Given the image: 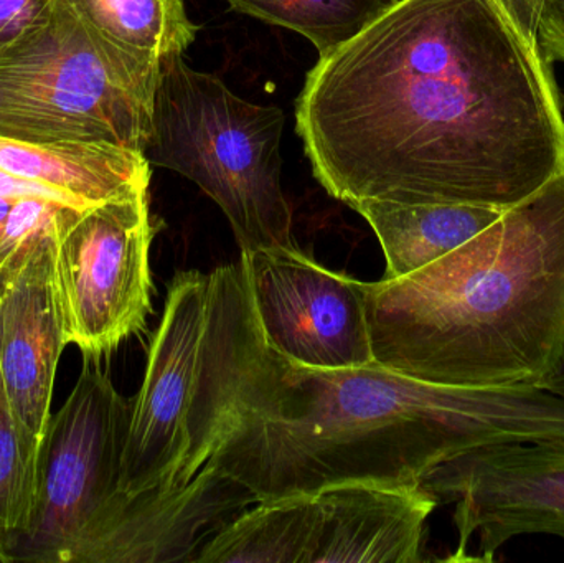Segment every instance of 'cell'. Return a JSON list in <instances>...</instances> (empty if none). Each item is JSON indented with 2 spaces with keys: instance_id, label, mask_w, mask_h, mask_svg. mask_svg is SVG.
<instances>
[{
  "instance_id": "5b68a950",
  "label": "cell",
  "mask_w": 564,
  "mask_h": 563,
  "mask_svg": "<svg viewBox=\"0 0 564 563\" xmlns=\"http://www.w3.org/2000/svg\"><path fill=\"white\" fill-rule=\"evenodd\" d=\"M161 72L162 59L118 45L53 0L43 22L0 50V136L144 152Z\"/></svg>"
},
{
  "instance_id": "ffe728a7",
  "label": "cell",
  "mask_w": 564,
  "mask_h": 563,
  "mask_svg": "<svg viewBox=\"0 0 564 563\" xmlns=\"http://www.w3.org/2000/svg\"><path fill=\"white\" fill-rule=\"evenodd\" d=\"M72 210L85 208L72 207L48 198H17L10 208L6 230L0 238V273L30 240L55 230Z\"/></svg>"
},
{
  "instance_id": "8fae6325",
  "label": "cell",
  "mask_w": 564,
  "mask_h": 563,
  "mask_svg": "<svg viewBox=\"0 0 564 563\" xmlns=\"http://www.w3.org/2000/svg\"><path fill=\"white\" fill-rule=\"evenodd\" d=\"M253 505L250 488L207 463L177 491L116 496L69 563L197 562L202 548Z\"/></svg>"
},
{
  "instance_id": "9c48e42d",
  "label": "cell",
  "mask_w": 564,
  "mask_h": 563,
  "mask_svg": "<svg viewBox=\"0 0 564 563\" xmlns=\"http://www.w3.org/2000/svg\"><path fill=\"white\" fill-rule=\"evenodd\" d=\"M420 486L437 505H454L456 555L479 535L474 562H494L520 535L564 539V440L503 443L463 453L431 469Z\"/></svg>"
},
{
  "instance_id": "ac0fdd59",
  "label": "cell",
  "mask_w": 564,
  "mask_h": 563,
  "mask_svg": "<svg viewBox=\"0 0 564 563\" xmlns=\"http://www.w3.org/2000/svg\"><path fill=\"white\" fill-rule=\"evenodd\" d=\"M238 12L301 33L321 56L367 29L394 0H227Z\"/></svg>"
},
{
  "instance_id": "3957f363",
  "label": "cell",
  "mask_w": 564,
  "mask_h": 563,
  "mask_svg": "<svg viewBox=\"0 0 564 563\" xmlns=\"http://www.w3.org/2000/svg\"><path fill=\"white\" fill-rule=\"evenodd\" d=\"M375 362L421 382L539 386L564 333V171L434 263L367 283Z\"/></svg>"
},
{
  "instance_id": "8992f818",
  "label": "cell",
  "mask_w": 564,
  "mask_h": 563,
  "mask_svg": "<svg viewBox=\"0 0 564 563\" xmlns=\"http://www.w3.org/2000/svg\"><path fill=\"white\" fill-rule=\"evenodd\" d=\"M284 122L278 106L245 101L217 76L169 56L144 155L217 202L241 251L294 248L281 182Z\"/></svg>"
},
{
  "instance_id": "603a6c76",
  "label": "cell",
  "mask_w": 564,
  "mask_h": 563,
  "mask_svg": "<svg viewBox=\"0 0 564 563\" xmlns=\"http://www.w3.org/2000/svg\"><path fill=\"white\" fill-rule=\"evenodd\" d=\"M513 25L536 46L540 13L546 0H496ZM539 48V46H536Z\"/></svg>"
},
{
  "instance_id": "e0dca14e",
  "label": "cell",
  "mask_w": 564,
  "mask_h": 563,
  "mask_svg": "<svg viewBox=\"0 0 564 563\" xmlns=\"http://www.w3.org/2000/svg\"><path fill=\"white\" fill-rule=\"evenodd\" d=\"M79 19L132 52L164 59L184 55L198 25L185 0H63Z\"/></svg>"
},
{
  "instance_id": "7c38bea8",
  "label": "cell",
  "mask_w": 564,
  "mask_h": 563,
  "mask_svg": "<svg viewBox=\"0 0 564 563\" xmlns=\"http://www.w3.org/2000/svg\"><path fill=\"white\" fill-rule=\"evenodd\" d=\"M59 225L30 240L0 273V386L17 425L39 443L48 430L56 369L68 346L56 294Z\"/></svg>"
},
{
  "instance_id": "7a4b0ae2",
  "label": "cell",
  "mask_w": 564,
  "mask_h": 563,
  "mask_svg": "<svg viewBox=\"0 0 564 563\" xmlns=\"http://www.w3.org/2000/svg\"><path fill=\"white\" fill-rule=\"evenodd\" d=\"M543 440H564L562 397L421 382L377 362L301 366L268 346L253 301L208 463L263 502L351 483L417 486L470 450Z\"/></svg>"
},
{
  "instance_id": "2e32d148",
  "label": "cell",
  "mask_w": 564,
  "mask_h": 563,
  "mask_svg": "<svg viewBox=\"0 0 564 563\" xmlns=\"http://www.w3.org/2000/svg\"><path fill=\"white\" fill-rule=\"evenodd\" d=\"M314 495L258 502L198 554V563H307L314 529Z\"/></svg>"
},
{
  "instance_id": "7402d4cb",
  "label": "cell",
  "mask_w": 564,
  "mask_h": 563,
  "mask_svg": "<svg viewBox=\"0 0 564 563\" xmlns=\"http://www.w3.org/2000/svg\"><path fill=\"white\" fill-rule=\"evenodd\" d=\"M536 46L550 66L564 63V0H546L536 29Z\"/></svg>"
},
{
  "instance_id": "30bf717a",
  "label": "cell",
  "mask_w": 564,
  "mask_h": 563,
  "mask_svg": "<svg viewBox=\"0 0 564 563\" xmlns=\"http://www.w3.org/2000/svg\"><path fill=\"white\" fill-rule=\"evenodd\" d=\"M268 346L314 369L375 364L367 283L327 270L294 248L241 251Z\"/></svg>"
},
{
  "instance_id": "44dd1931",
  "label": "cell",
  "mask_w": 564,
  "mask_h": 563,
  "mask_svg": "<svg viewBox=\"0 0 564 563\" xmlns=\"http://www.w3.org/2000/svg\"><path fill=\"white\" fill-rule=\"evenodd\" d=\"M53 0H0V50L48 17Z\"/></svg>"
},
{
  "instance_id": "cb8c5ba5",
  "label": "cell",
  "mask_w": 564,
  "mask_h": 563,
  "mask_svg": "<svg viewBox=\"0 0 564 563\" xmlns=\"http://www.w3.org/2000/svg\"><path fill=\"white\" fill-rule=\"evenodd\" d=\"M539 389L546 390L564 399V333L562 337V346H560L558 354L553 360L552 367L539 382Z\"/></svg>"
},
{
  "instance_id": "5bb4252c",
  "label": "cell",
  "mask_w": 564,
  "mask_h": 563,
  "mask_svg": "<svg viewBox=\"0 0 564 563\" xmlns=\"http://www.w3.org/2000/svg\"><path fill=\"white\" fill-rule=\"evenodd\" d=\"M0 171L65 192L88 207L149 191L151 184L144 152L109 142L33 144L0 136Z\"/></svg>"
},
{
  "instance_id": "ba28073f",
  "label": "cell",
  "mask_w": 564,
  "mask_h": 563,
  "mask_svg": "<svg viewBox=\"0 0 564 563\" xmlns=\"http://www.w3.org/2000/svg\"><path fill=\"white\" fill-rule=\"evenodd\" d=\"M149 191L73 212L56 234V294L68 346L111 356L152 313Z\"/></svg>"
},
{
  "instance_id": "4fadbf2b",
  "label": "cell",
  "mask_w": 564,
  "mask_h": 563,
  "mask_svg": "<svg viewBox=\"0 0 564 563\" xmlns=\"http://www.w3.org/2000/svg\"><path fill=\"white\" fill-rule=\"evenodd\" d=\"M307 563H420L437 501L417 486L351 483L314 495Z\"/></svg>"
},
{
  "instance_id": "9a60e30c",
  "label": "cell",
  "mask_w": 564,
  "mask_h": 563,
  "mask_svg": "<svg viewBox=\"0 0 564 563\" xmlns=\"http://www.w3.org/2000/svg\"><path fill=\"white\" fill-rule=\"evenodd\" d=\"M373 228L384 260V280L408 277L499 220L506 208L467 204H401L360 201L350 205Z\"/></svg>"
},
{
  "instance_id": "d6986e66",
  "label": "cell",
  "mask_w": 564,
  "mask_h": 563,
  "mask_svg": "<svg viewBox=\"0 0 564 563\" xmlns=\"http://www.w3.org/2000/svg\"><path fill=\"white\" fill-rule=\"evenodd\" d=\"M42 443L26 435L0 400V562H9V549L25 534L39 498V463Z\"/></svg>"
},
{
  "instance_id": "6da1fadb",
  "label": "cell",
  "mask_w": 564,
  "mask_h": 563,
  "mask_svg": "<svg viewBox=\"0 0 564 563\" xmlns=\"http://www.w3.org/2000/svg\"><path fill=\"white\" fill-rule=\"evenodd\" d=\"M297 132L348 207L507 210L564 171L552 68L496 0H394L308 72Z\"/></svg>"
},
{
  "instance_id": "52a82bcc",
  "label": "cell",
  "mask_w": 564,
  "mask_h": 563,
  "mask_svg": "<svg viewBox=\"0 0 564 563\" xmlns=\"http://www.w3.org/2000/svg\"><path fill=\"white\" fill-rule=\"evenodd\" d=\"M101 360L83 357V370L52 415L40 450L39 498L9 562L69 563L109 502L119 495L132 400L116 390Z\"/></svg>"
},
{
  "instance_id": "484cf974",
  "label": "cell",
  "mask_w": 564,
  "mask_h": 563,
  "mask_svg": "<svg viewBox=\"0 0 564 563\" xmlns=\"http://www.w3.org/2000/svg\"><path fill=\"white\" fill-rule=\"evenodd\" d=\"M2 396H3L2 386H0V400H2Z\"/></svg>"
},
{
  "instance_id": "d4e9b609",
  "label": "cell",
  "mask_w": 564,
  "mask_h": 563,
  "mask_svg": "<svg viewBox=\"0 0 564 563\" xmlns=\"http://www.w3.org/2000/svg\"><path fill=\"white\" fill-rule=\"evenodd\" d=\"M13 202L15 201H12V198L0 197V238H2L3 230H6L7 218H9Z\"/></svg>"
},
{
  "instance_id": "277c9868",
  "label": "cell",
  "mask_w": 564,
  "mask_h": 563,
  "mask_svg": "<svg viewBox=\"0 0 564 563\" xmlns=\"http://www.w3.org/2000/svg\"><path fill=\"white\" fill-rule=\"evenodd\" d=\"M253 306L243 261L169 283L144 382L132 400L119 495L187 486L221 436L241 327Z\"/></svg>"
}]
</instances>
